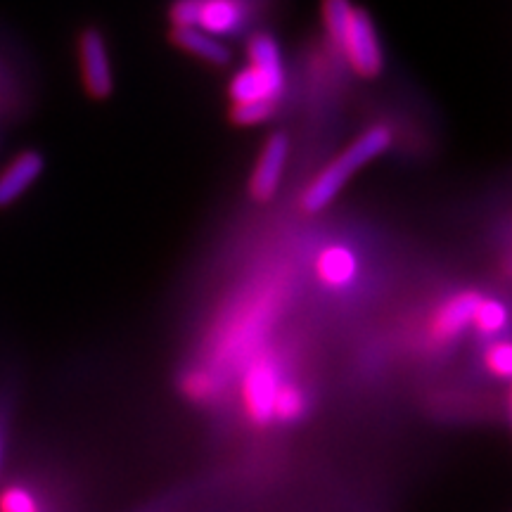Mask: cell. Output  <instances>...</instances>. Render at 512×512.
<instances>
[{"instance_id": "1", "label": "cell", "mask_w": 512, "mask_h": 512, "mask_svg": "<svg viewBox=\"0 0 512 512\" xmlns=\"http://www.w3.org/2000/svg\"><path fill=\"white\" fill-rule=\"evenodd\" d=\"M323 22L335 46L347 57L349 67L363 79H373L382 72V46L377 31L363 10H356L349 0H325Z\"/></svg>"}, {"instance_id": "2", "label": "cell", "mask_w": 512, "mask_h": 512, "mask_svg": "<svg viewBox=\"0 0 512 512\" xmlns=\"http://www.w3.org/2000/svg\"><path fill=\"white\" fill-rule=\"evenodd\" d=\"M392 140L394 136L389 126H370L366 133H361V136L342 152V155L332 159V162L313 178L309 188H306L302 195V209L309 211V214L323 211L332 200H335L339 192H342L344 185L351 181V176H354L358 169H363V166L373 162V159L382 157L384 152L392 147Z\"/></svg>"}, {"instance_id": "3", "label": "cell", "mask_w": 512, "mask_h": 512, "mask_svg": "<svg viewBox=\"0 0 512 512\" xmlns=\"http://www.w3.org/2000/svg\"><path fill=\"white\" fill-rule=\"evenodd\" d=\"M176 29L197 27L207 34L221 38L242 29L245 8L240 0H178L171 8Z\"/></svg>"}, {"instance_id": "4", "label": "cell", "mask_w": 512, "mask_h": 512, "mask_svg": "<svg viewBox=\"0 0 512 512\" xmlns=\"http://www.w3.org/2000/svg\"><path fill=\"white\" fill-rule=\"evenodd\" d=\"M283 377L271 358H259L247 368L242 380V406L254 425L264 427L273 422V403L283 387Z\"/></svg>"}, {"instance_id": "5", "label": "cell", "mask_w": 512, "mask_h": 512, "mask_svg": "<svg viewBox=\"0 0 512 512\" xmlns=\"http://www.w3.org/2000/svg\"><path fill=\"white\" fill-rule=\"evenodd\" d=\"M287 157H290V140L285 133H273L261 147V155L254 164V174L249 178V192L256 202H268L278 192Z\"/></svg>"}, {"instance_id": "6", "label": "cell", "mask_w": 512, "mask_h": 512, "mask_svg": "<svg viewBox=\"0 0 512 512\" xmlns=\"http://www.w3.org/2000/svg\"><path fill=\"white\" fill-rule=\"evenodd\" d=\"M479 304H482V294L475 290H465L448 297L430 320L432 339H437V342H451V339L463 335L475 323Z\"/></svg>"}, {"instance_id": "7", "label": "cell", "mask_w": 512, "mask_h": 512, "mask_svg": "<svg viewBox=\"0 0 512 512\" xmlns=\"http://www.w3.org/2000/svg\"><path fill=\"white\" fill-rule=\"evenodd\" d=\"M79 53H81V72L83 83H86V91L93 98H107L114 88L112 79V67H110V55H107V46L102 41L100 31H86L79 41Z\"/></svg>"}, {"instance_id": "8", "label": "cell", "mask_w": 512, "mask_h": 512, "mask_svg": "<svg viewBox=\"0 0 512 512\" xmlns=\"http://www.w3.org/2000/svg\"><path fill=\"white\" fill-rule=\"evenodd\" d=\"M316 275L328 290H347L358 278V256L347 245L323 247L316 256Z\"/></svg>"}, {"instance_id": "9", "label": "cell", "mask_w": 512, "mask_h": 512, "mask_svg": "<svg viewBox=\"0 0 512 512\" xmlns=\"http://www.w3.org/2000/svg\"><path fill=\"white\" fill-rule=\"evenodd\" d=\"M43 157L34 150L22 152L0 174V209L15 204L43 174Z\"/></svg>"}, {"instance_id": "10", "label": "cell", "mask_w": 512, "mask_h": 512, "mask_svg": "<svg viewBox=\"0 0 512 512\" xmlns=\"http://www.w3.org/2000/svg\"><path fill=\"white\" fill-rule=\"evenodd\" d=\"M285 88L275 86L266 76L254 72L252 67L240 69L238 74L230 81L228 93L233 98V105H247V102H278Z\"/></svg>"}, {"instance_id": "11", "label": "cell", "mask_w": 512, "mask_h": 512, "mask_svg": "<svg viewBox=\"0 0 512 512\" xmlns=\"http://www.w3.org/2000/svg\"><path fill=\"white\" fill-rule=\"evenodd\" d=\"M174 41L183 50L197 55L204 62L216 64V67H226L230 62V48L226 43L197 27H178L174 31Z\"/></svg>"}, {"instance_id": "12", "label": "cell", "mask_w": 512, "mask_h": 512, "mask_svg": "<svg viewBox=\"0 0 512 512\" xmlns=\"http://www.w3.org/2000/svg\"><path fill=\"white\" fill-rule=\"evenodd\" d=\"M249 67L261 76H266L268 81H273L275 86L285 88V67H283V55H280L278 43L273 41L268 34H259L249 41Z\"/></svg>"}, {"instance_id": "13", "label": "cell", "mask_w": 512, "mask_h": 512, "mask_svg": "<svg viewBox=\"0 0 512 512\" xmlns=\"http://www.w3.org/2000/svg\"><path fill=\"white\" fill-rule=\"evenodd\" d=\"M306 413H309V396L304 389L297 382H283L273 403V422L294 425V422L304 420Z\"/></svg>"}, {"instance_id": "14", "label": "cell", "mask_w": 512, "mask_h": 512, "mask_svg": "<svg viewBox=\"0 0 512 512\" xmlns=\"http://www.w3.org/2000/svg\"><path fill=\"white\" fill-rule=\"evenodd\" d=\"M508 306H505V302H501V299H491V297H482V304H479V309L475 313V328L479 335L484 337H496L501 335V332H505V328H508Z\"/></svg>"}, {"instance_id": "15", "label": "cell", "mask_w": 512, "mask_h": 512, "mask_svg": "<svg viewBox=\"0 0 512 512\" xmlns=\"http://www.w3.org/2000/svg\"><path fill=\"white\" fill-rule=\"evenodd\" d=\"M181 389L192 401H209L214 399L216 392H219V380H214V375H211L209 370L197 368L183 375Z\"/></svg>"}, {"instance_id": "16", "label": "cell", "mask_w": 512, "mask_h": 512, "mask_svg": "<svg viewBox=\"0 0 512 512\" xmlns=\"http://www.w3.org/2000/svg\"><path fill=\"white\" fill-rule=\"evenodd\" d=\"M484 366L494 377L510 380L512 375V349L508 339H496L484 351Z\"/></svg>"}, {"instance_id": "17", "label": "cell", "mask_w": 512, "mask_h": 512, "mask_svg": "<svg viewBox=\"0 0 512 512\" xmlns=\"http://www.w3.org/2000/svg\"><path fill=\"white\" fill-rule=\"evenodd\" d=\"M0 512H43L41 501L24 486H10L0 496Z\"/></svg>"}, {"instance_id": "18", "label": "cell", "mask_w": 512, "mask_h": 512, "mask_svg": "<svg viewBox=\"0 0 512 512\" xmlns=\"http://www.w3.org/2000/svg\"><path fill=\"white\" fill-rule=\"evenodd\" d=\"M275 112L273 102H247V105H233L230 110V119L240 126H254L264 124L266 119H271Z\"/></svg>"}, {"instance_id": "19", "label": "cell", "mask_w": 512, "mask_h": 512, "mask_svg": "<svg viewBox=\"0 0 512 512\" xmlns=\"http://www.w3.org/2000/svg\"><path fill=\"white\" fill-rule=\"evenodd\" d=\"M0 467H3V434H0Z\"/></svg>"}]
</instances>
